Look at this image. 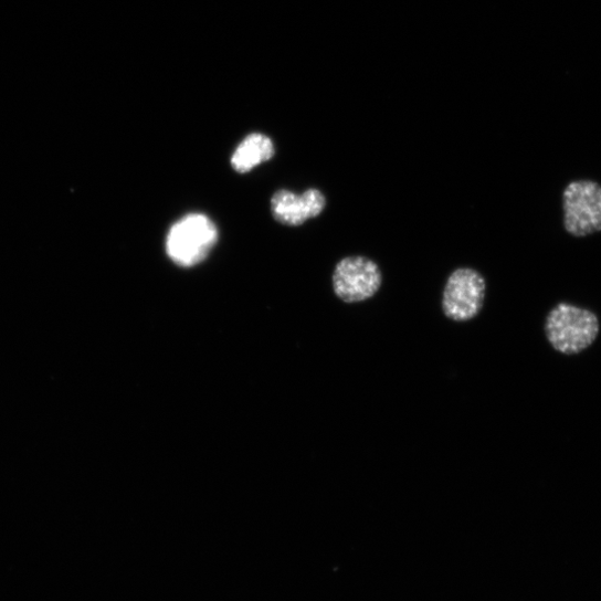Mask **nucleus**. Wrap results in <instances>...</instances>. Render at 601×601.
Wrapping results in <instances>:
<instances>
[{
	"mask_svg": "<svg viewBox=\"0 0 601 601\" xmlns=\"http://www.w3.org/2000/svg\"><path fill=\"white\" fill-rule=\"evenodd\" d=\"M599 329L598 317L592 312L566 303L550 310L545 323L548 342L565 356L588 349L595 341Z\"/></svg>",
	"mask_w": 601,
	"mask_h": 601,
	"instance_id": "obj_1",
	"label": "nucleus"
},
{
	"mask_svg": "<svg viewBox=\"0 0 601 601\" xmlns=\"http://www.w3.org/2000/svg\"><path fill=\"white\" fill-rule=\"evenodd\" d=\"M219 232L208 217L190 214L177 222L167 239V253L179 266L202 263L215 246Z\"/></svg>",
	"mask_w": 601,
	"mask_h": 601,
	"instance_id": "obj_2",
	"label": "nucleus"
},
{
	"mask_svg": "<svg viewBox=\"0 0 601 601\" xmlns=\"http://www.w3.org/2000/svg\"><path fill=\"white\" fill-rule=\"evenodd\" d=\"M563 228L573 238L601 232V186L592 180L571 181L562 193Z\"/></svg>",
	"mask_w": 601,
	"mask_h": 601,
	"instance_id": "obj_3",
	"label": "nucleus"
},
{
	"mask_svg": "<svg viewBox=\"0 0 601 601\" xmlns=\"http://www.w3.org/2000/svg\"><path fill=\"white\" fill-rule=\"evenodd\" d=\"M486 289V280L477 270H455L447 277L442 294L444 316L456 323L475 319L484 307Z\"/></svg>",
	"mask_w": 601,
	"mask_h": 601,
	"instance_id": "obj_4",
	"label": "nucleus"
},
{
	"mask_svg": "<svg viewBox=\"0 0 601 601\" xmlns=\"http://www.w3.org/2000/svg\"><path fill=\"white\" fill-rule=\"evenodd\" d=\"M336 295L346 304H360L373 297L382 285L379 265L366 256L342 259L333 275Z\"/></svg>",
	"mask_w": 601,
	"mask_h": 601,
	"instance_id": "obj_5",
	"label": "nucleus"
},
{
	"mask_svg": "<svg viewBox=\"0 0 601 601\" xmlns=\"http://www.w3.org/2000/svg\"><path fill=\"white\" fill-rule=\"evenodd\" d=\"M327 207L325 194L310 189L297 196L286 190L276 192L271 200L273 218L281 224L298 226L319 217Z\"/></svg>",
	"mask_w": 601,
	"mask_h": 601,
	"instance_id": "obj_6",
	"label": "nucleus"
},
{
	"mask_svg": "<svg viewBox=\"0 0 601 601\" xmlns=\"http://www.w3.org/2000/svg\"><path fill=\"white\" fill-rule=\"evenodd\" d=\"M274 155L273 141L263 134L253 133L236 147L231 165L238 173L245 175L257 166L270 161Z\"/></svg>",
	"mask_w": 601,
	"mask_h": 601,
	"instance_id": "obj_7",
	"label": "nucleus"
}]
</instances>
